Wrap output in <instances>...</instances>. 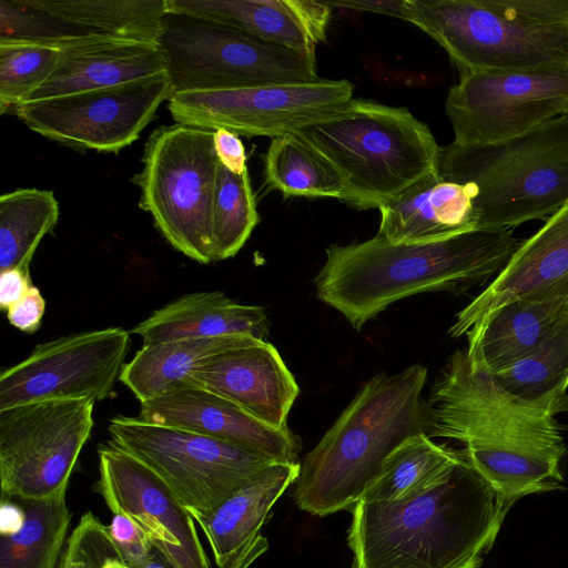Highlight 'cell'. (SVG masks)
<instances>
[{"label": "cell", "instance_id": "cell-1", "mask_svg": "<svg viewBox=\"0 0 568 568\" xmlns=\"http://www.w3.org/2000/svg\"><path fill=\"white\" fill-rule=\"evenodd\" d=\"M426 404L427 435L462 443L474 468L508 499L562 487L566 447L555 416L568 412V397L520 399L457 351Z\"/></svg>", "mask_w": 568, "mask_h": 568}, {"label": "cell", "instance_id": "cell-2", "mask_svg": "<svg viewBox=\"0 0 568 568\" xmlns=\"http://www.w3.org/2000/svg\"><path fill=\"white\" fill-rule=\"evenodd\" d=\"M513 504L459 450L412 498L354 505L347 532L353 568H479Z\"/></svg>", "mask_w": 568, "mask_h": 568}, {"label": "cell", "instance_id": "cell-3", "mask_svg": "<svg viewBox=\"0 0 568 568\" xmlns=\"http://www.w3.org/2000/svg\"><path fill=\"white\" fill-rule=\"evenodd\" d=\"M518 245L507 229L418 244H395L376 234L361 243L331 244L313 282L317 298L361 331L402 298L464 291L499 273Z\"/></svg>", "mask_w": 568, "mask_h": 568}, {"label": "cell", "instance_id": "cell-4", "mask_svg": "<svg viewBox=\"0 0 568 568\" xmlns=\"http://www.w3.org/2000/svg\"><path fill=\"white\" fill-rule=\"evenodd\" d=\"M427 368L414 364L367 381L301 463L297 507L315 516L351 510L384 459L407 438L427 434Z\"/></svg>", "mask_w": 568, "mask_h": 568}, {"label": "cell", "instance_id": "cell-5", "mask_svg": "<svg viewBox=\"0 0 568 568\" xmlns=\"http://www.w3.org/2000/svg\"><path fill=\"white\" fill-rule=\"evenodd\" d=\"M323 155L343 180V202L381 207L422 179L438 173L442 146L405 106L352 99L293 132Z\"/></svg>", "mask_w": 568, "mask_h": 568}, {"label": "cell", "instance_id": "cell-6", "mask_svg": "<svg viewBox=\"0 0 568 568\" xmlns=\"http://www.w3.org/2000/svg\"><path fill=\"white\" fill-rule=\"evenodd\" d=\"M460 74L568 67V0H406Z\"/></svg>", "mask_w": 568, "mask_h": 568}, {"label": "cell", "instance_id": "cell-7", "mask_svg": "<svg viewBox=\"0 0 568 568\" xmlns=\"http://www.w3.org/2000/svg\"><path fill=\"white\" fill-rule=\"evenodd\" d=\"M438 174L468 186L478 230L549 217L568 203V114L504 142L442 146Z\"/></svg>", "mask_w": 568, "mask_h": 568}, {"label": "cell", "instance_id": "cell-8", "mask_svg": "<svg viewBox=\"0 0 568 568\" xmlns=\"http://www.w3.org/2000/svg\"><path fill=\"white\" fill-rule=\"evenodd\" d=\"M213 134L179 123L158 128L133 179L140 207L152 215L162 236L200 264L213 262L211 215L220 165Z\"/></svg>", "mask_w": 568, "mask_h": 568}, {"label": "cell", "instance_id": "cell-9", "mask_svg": "<svg viewBox=\"0 0 568 568\" xmlns=\"http://www.w3.org/2000/svg\"><path fill=\"white\" fill-rule=\"evenodd\" d=\"M158 43L173 93L320 79L316 58L192 16L168 12Z\"/></svg>", "mask_w": 568, "mask_h": 568}, {"label": "cell", "instance_id": "cell-10", "mask_svg": "<svg viewBox=\"0 0 568 568\" xmlns=\"http://www.w3.org/2000/svg\"><path fill=\"white\" fill-rule=\"evenodd\" d=\"M110 442L152 470L192 517L205 515L274 463L256 452L139 417L109 422Z\"/></svg>", "mask_w": 568, "mask_h": 568}, {"label": "cell", "instance_id": "cell-11", "mask_svg": "<svg viewBox=\"0 0 568 568\" xmlns=\"http://www.w3.org/2000/svg\"><path fill=\"white\" fill-rule=\"evenodd\" d=\"M93 407L91 399H48L0 410L1 498L65 495Z\"/></svg>", "mask_w": 568, "mask_h": 568}, {"label": "cell", "instance_id": "cell-12", "mask_svg": "<svg viewBox=\"0 0 568 568\" xmlns=\"http://www.w3.org/2000/svg\"><path fill=\"white\" fill-rule=\"evenodd\" d=\"M445 110L458 145L517 138L568 114V67L460 74Z\"/></svg>", "mask_w": 568, "mask_h": 568}, {"label": "cell", "instance_id": "cell-13", "mask_svg": "<svg viewBox=\"0 0 568 568\" xmlns=\"http://www.w3.org/2000/svg\"><path fill=\"white\" fill-rule=\"evenodd\" d=\"M345 79L175 92L172 119L210 131L226 129L246 138H276L320 120L353 99Z\"/></svg>", "mask_w": 568, "mask_h": 568}, {"label": "cell", "instance_id": "cell-14", "mask_svg": "<svg viewBox=\"0 0 568 568\" xmlns=\"http://www.w3.org/2000/svg\"><path fill=\"white\" fill-rule=\"evenodd\" d=\"M172 94L164 71L113 87L22 102L12 113L30 130L62 145L116 153L138 140Z\"/></svg>", "mask_w": 568, "mask_h": 568}, {"label": "cell", "instance_id": "cell-15", "mask_svg": "<svg viewBox=\"0 0 568 568\" xmlns=\"http://www.w3.org/2000/svg\"><path fill=\"white\" fill-rule=\"evenodd\" d=\"M130 348V334L106 327L39 344L0 373V410L48 399L103 400L113 389Z\"/></svg>", "mask_w": 568, "mask_h": 568}, {"label": "cell", "instance_id": "cell-16", "mask_svg": "<svg viewBox=\"0 0 568 568\" xmlns=\"http://www.w3.org/2000/svg\"><path fill=\"white\" fill-rule=\"evenodd\" d=\"M94 488L108 508L132 520L174 568H210L193 517L132 455L111 443L100 447Z\"/></svg>", "mask_w": 568, "mask_h": 568}, {"label": "cell", "instance_id": "cell-17", "mask_svg": "<svg viewBox=\"0 0 568 568\" xmlns=\"http://www.w3.org/2000/svg\"><path fill=\"white\" fill-rule=\"evenodd\" d=\"M140 419L206 435L270 457L297 463L301 440L288 427L275 428L230 399L189 386L140 402Z\"/></svg>", "mask_w": 568, "mask_h": 568}, {"label": "cell", "instance_id": "cell-18", "mask_svg": "<svg viewBox=\"0 0 568 568\" xmlns=\"http://www.w3.org/2000/svg\"><path fill=\"white\" fill-rule=\"evenodd\" d=\"M568 293V203L518 245L496 278L457 313L448 333L464 336L481 317L515 300Z\"/></svg>", "mask_w": 568, "mask_h": 568}, {"label": "cell", "instance_id": "cell-19", "mask_svg": "<svg viewBox=\"0 0 568 568\" xmlns=\"http://www.w3.org/2000/svg\"><path fill=\"white\" fill-rule=\"evenodd\" d=\"M189 386L219 394L275 428L287 427L300 394L278 351L266 341L211 357L190 374L183 387Z\"/></svg>", "mask_w": 568, "mask_h": 568}, {"label": "cell", "instance_id": "cell-20", "mask_svg": "<svg viewBox=\"0 0 568 568\" xmlns=\"http://www.w3.org/2000/svg\"><path fill=\"white\" fill-rule=\"evenodd\" d=\"M300 469V462H274L215 509L193 517L207 539L217 568H250L268 550L262 527L275 503L296 481Z\"/></svg>", "mask_w": 568, "mask_h": 568}, {"label": "cell", "instance_id": "cell-21", "mask_svg": "<svg viewBox=\"0 0 568 568\" xmlns=\"http://www.w3.org/2000/svg\"><path fill=\"white\" fill-rule=\"evenodd\" d=\"M58 44L55 68L27 101L113 87L166 71L155 42L73 34L58 39Z\"/></svg>", "mask_w": 568, "mask_h": 568}, {"label": "cell", "instance_id": "cell-22", "mask_svg": "<svg viewBox=\"0 0 568 568\" xmlns=\"http://www.w3.org/2000/svg\"><path fill=\"white\" fill-rule=\"evenodd\" d=\"M168 12L217 22L315 58L333 8L314 0H166Z\"/></svg>", "mask_w": 568, "mask_h": 568}, {"label": "cell", "instance_id": "cell-23", "mask_svg": "<svg viewBox=\"0 0 568 568\" xmlns=\"http://www.w3.org/2000/svg\"><path fill=\"white\" fill-rule=\"evenodd\" d=\"M379 211L377 235L395 244L436 242L478 230L468 186L438 173L416 182Z\"/></svg>", "mask_w": 568, "mask_h": 568}, {"label": "cell", "instance_id": "cell-24", "mask_svg": "<svg viewBox=\"0 0 568 568\" xmlns=\"http://www.w3.org/2000/svg\"><path fill=\"white\" fill-rule=\"evenodd\" d=\"M567 318L568 293L508 302L468 329L466 354L495 374L537 349Z\"/></svg>", "mask_w": 568, "mask_h": 568}, {"label": "cell", "instance_id": "cell-25", "mask_svg": "<svg viewBox=\"0 0 568 568\" xmlns=\"http://www.w3.org/2000/svg\"><path fill=\"white\" fill-rule=\"evenodd\" d=\"M132 333L143 345L231 334L265 341L270 321L261 306L240 304L220 291H205L182 295L155 310Z\"/></svg>", "mask_w": 568, "mask_h": 568}, {"label": "cell", "instance_id": "cell-26", "mask_svg": "<svg viewBox=\"0 0 568 568\" xmlns=\"http://www.w3.org/2000/svg\"><path fill=\"white\" fill-rule=\"evenodd\" d=\"M70 521L65 495L1 498L0 568H57Z\"/></svg>", "mask_w": 568, "mask_h": 568}, {"label": "cell", "instance_id": "cell-27", "mask_svg": "<svg viewBox=\"0 0 568 568\" xmlns=\"http://www.w3.org/2000/svg\"><path fill=\"white\" fill-rule=\"evenodd\" d=\"M260 341L263 339L231 334L142 345L124 364L119 381L139 402H144L182 388L190 374L211 357Z\"/></svg>", "mask_w": 568, "mask_h": 568}, {"label": "cell", "instance_id": "cell-28", "mask_svg": "<svg viewBox=\"0 0 568 568\" xmlns=\"http://www.w3.org/2000/svg\"><path fill=\"white\" fill-rule=\"evenodd\" d=\"M78 33L158 43L166 0H26Z\"/></svg>", "mask_w": 568, "mask_h": 568}, {"label": "cell", "instance_id": "cell-29", "mask_svg": "<svg viewBox=\"0 0 568 568\" xmlns=\"http://www.w3.org/2000/svg\"><path fill=\"white\" fill-rule=\"evenodd\" d=\"M459 457V450L436 444L427 434L412 436L383 462L361 499L398 503L436 481Z\"/></svg>", "mask_w": 568, "mask_h": 568}, {"label": "cell", "instance_id": "cell-30", "mask_svg": "<svg viewBox=\"0 0 568 568\" xmlns=\"http://www.w3.org/2000/svg\"><path fill=\"white\" fill-rule=\"evenodd\" d=\"M59 203L50 190L17 189L0 197V272L29 271L41 242L55 226Z\"/></svg>", "mask_w": 568, "mask_h": 568}, {"label": "cell", "instance_id": "cell-31", "mask_svg": "<svg viewBox=\"0 0 568 568\" xmlns=\"http://www.w3.org/2000/svg\"><path fill=\"white\" fill-rule=\"evenodd\" d=\"M264 175L271 190L284 196L343 200L345 186L335 168L294 133L271 140Z\"/></svg>", "mask_w": 568, "mask_h": 568}, {"label": "cell", "instance_id": "cell-32", "mask_svg": "<svg viewBox=\"0 0 568 568\" xmlns=\"http://www.w3.org/2000/svg\"><path fill=\"white\" fill-rule=\"evenodd\" d=\"M493 375L506 392L527 402L568 397V318L537 349Z\"/></svg>", "mask_w": 568, "mask_h": 568}, {"label": "cell", "instance_id": "cell-33", "mask_svg": "<svg viewBox=\"0 0 568 568\" xmlns=\"http://www.w3.org/2000/svg\"><path fill=\"white\" fill-rule=\"evenodd\" d=\"M258 221L248 171L235 174L220 162L211 215L213 262L233 257Z\"/></svg>", "mask_w": 568, "mask_h": 568}, {"label": "cell", "instance_id": "cell-34", "mask_svg": "<svg viewBox=\"0 0 568 568\" xmlns=\"http://www.w3.org/2000/svg\"><path fill=\"white\" fill-rule=\"evenodd\" d=\"M57 40L0 39V113H12L52 73Z\"/></svg>", "mask_w": 568, "mask_h": 568}, {"label": "cell", "instance_id": "cell-35", "mask_svg": "<svg viewBox=\"0 0 568 568\" xmlns=\"http://www.w3.org/2000/svg\"><path fill=\"white\" fill-rule=\"evenodd\" d=\"M57 568H130L108 526L91 511L80 518L67 538Z\"/></svg>", "mask_w": 568, "mask_h": 568}, {"label": "cell", "instance_id": "cell-36", "mask_svg": "<svg viewBox=\"0 0 568 568\" xmlns=\"http://www.w3.org/2000/svg\"><path fill=\"white\" fill-rule=\"evenodd\" d=\"M108 529L130 567L146 560L153 546L132 520L121 515H114Z\"/></svg>", "mask_w": 568, "mask_h": 568}, {"label": "cell", "instance_id": "cell-37", "mask_svg": "<svg viewBox=\"0 0 568 568\" xmlns=\"http://www.w3.org/2000/svg\"><path fill=\"white\" fill-rule=\"evenodd\" d=\"M44 312L45 300L32 284L23 297L7 310V320L17 329L32 334L40 327Z\"/></svg>", "mask_w": 568, "mask_h": 568}, {"label": "cell", "instance_id": "cell-38", "mask_svg": "<svg viewBox=\"0 0 568 568\" xmlns=\"http://www.w3.org/2000/svg\"><path fill=\"white\" fill-rule=\"evenodd\" d=\"M213 142L217 159L224 168L235 174L247 171L245 149L237 134L219 129L214 131Z\"/></svg>", "mask_w": 568, "mask_h": 568}, {"label": "cell", "instance_id": "cell-39", "mask_svg": "<svg viewBox=\"0 0 568 568\" xmlns=\"http://www.w3.org/2000/svg\"><path fill=\"white\" fill-rule=\"evenodd\" d=\"M32 285L30 272L10 268L0 272V307L7 311L28 292Z\"/></svg>", "mask_w": 568, "mask_h": 568}, {"label": "cell", "instance_id": "cell-40", "mask_svg": "<svg viewBox=\"0 0 568 568\" xmlns=\"http://www.w3.org/2000/svg\"><path fill=\"white\" fill-rule=\"evenodd\" d=\"M332 8L386 14L407 21L406 0H328Z\"/></svg>", "mask_w": 568, "mask_h": 568}, {"label": "cell", "instance_id": "cell-41", "mask_svg": "<svg viewBox=\"0 0 568 568\" xmlns=\"http://www.w3.org/2000/svg\"><path fill=\"white\" fill-rule=\"evenodd\" d=\"M130 568H174L166 558L159 552L154 547L152 548L149 557L145 561L138 566H132Z\"/></svg>", "mask_w": 568, "mask_h": 568}]
</instances>
